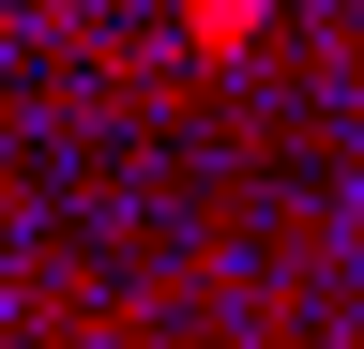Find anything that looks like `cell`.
<instances>
[{
	"instance_id": "obj_1",
	"label": "cell",
	"mask_w": 364,
	"mask_h": 349,
	"mask_svg": "<svg viewBox=\"0 0 364 349\" xmlns=\"http://www.w3.org/2000/svg\"><path fill=\"white\" fill-rule=\"evenodd\" d=\"M258 31H273V0H182V46L198 61H243Z\"/></svg>"
}]
</instances>
